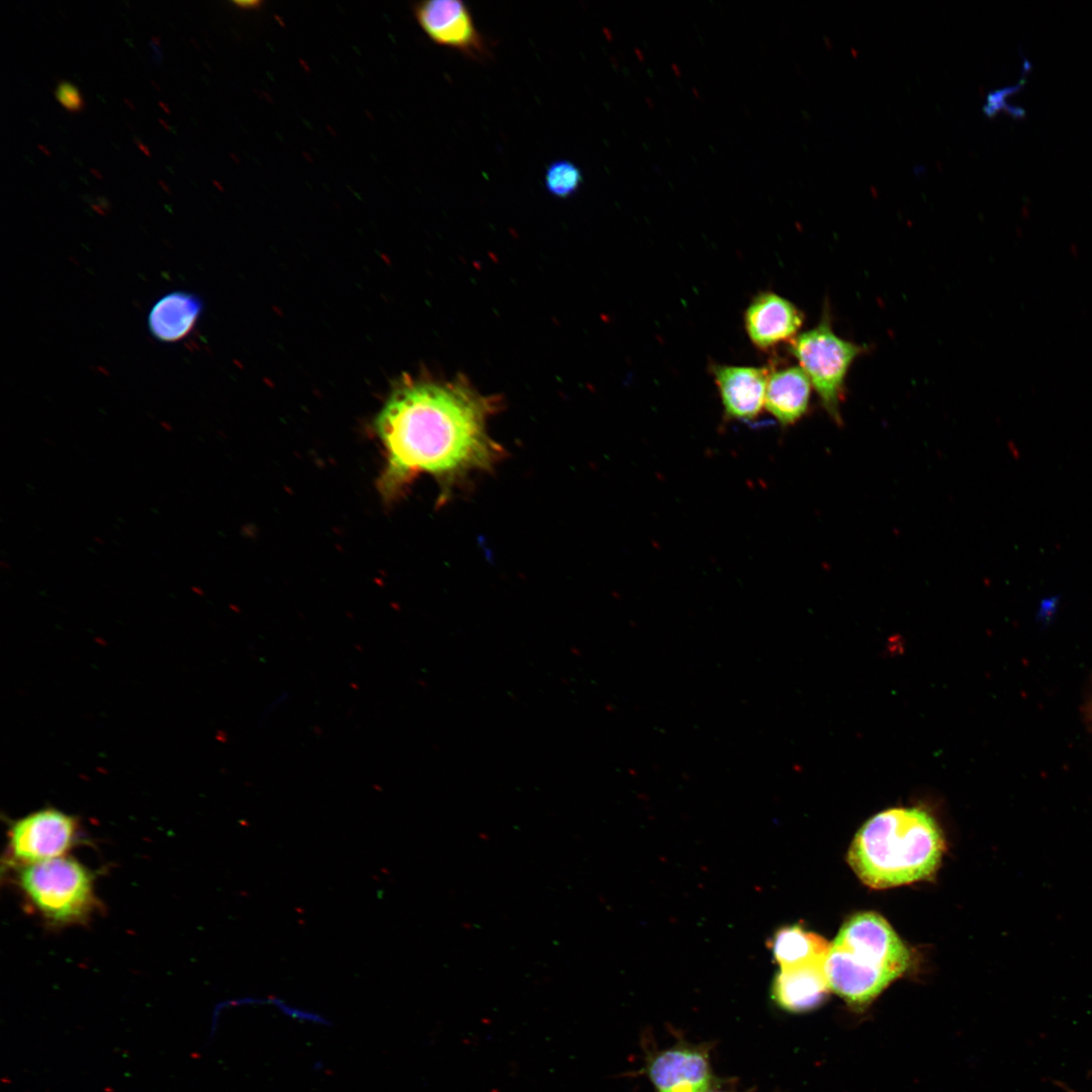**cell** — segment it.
<instances>
[{"label": "cell", "instance_id": "cell-13", "mask_svg": "<svg viewBox=\"0 0 1092 1092\" xmlns=\"http://www.w3.org/2000/svg\"><path fill=\"white\" fill-rule=\"evenodd\" d=\"M201 310L202 301L195 294L170 292L153 305L148 317L149 329L159 341H180L192 331Z\"/></svg>", "mask_w": 1092, "mask_h": 1092}, {"label": "cell", "instance_id": "cell-5", "mask_svg": "<svg viewBox=\"0 0 1092 1092\" xmlns=\"http://www.w3.org/2000/svg\"><path fill=\"white\" fill-rule=\"evenodd\" d=\"M790 351L808 376L823 407L834 422L840 423L845 378L866 347L836 335L826 307L817 326L790 342Z\"/></svg>", "mask_w": 1092, "mask_h": 1092}, {"label": "cell", "instance_id": "cell-7", "mask_svg": "<svg viewBox=\"0 0 1092 1092\" xmlns=\"http://www.w3.org/2000/svg\"><path fill=\"white\" fill-rule=\"evenodd\" d=\"M415 16L435 43L479 60L488 56L484 37L475 26L467 5L460 0H430L414 7Z\"/></svg>", "mask_w": 1092, "mask_h": 1092}, {"label": "cell", "instance_id": "cell-3", "mask_svg": "<svg viewBox=\"0 0 1092 1092\" xmlns=\"http://www.w3.org/2000/svg\"><path fill=\"white\" fill-rule=\"evenodd\" d=\"M910 964V952L888 921L875 912L852 915L839 929L824 958L830 988L845 1002L864 1007Z\"/></svg>", "mask_w": 1092, "mask_h": 1092}, {"label": "cell", "instance_id": "cell-22", "mask_svg": "<svg viewBox=\"0 0 1092 1092\" xmlns=\"http://www.w3.org/2000/svg\"><path fill=\"white\" fill-rule=\"evenodd\" d=\"M151 42H153V43H155V44H157V46H158V44H159V37H158V36H155V35H154V36H152V38H151Z\"/></svg>", "mask_w": 1092, "mask_h": 1092}, {"label": "cell", "instance_id": "cell-25", "mask_svg": "<svg viewBox=\"0 0 1092 1092\" xmlns=\"http://www.w3.org/2000/svg\"><path fill=\"white\" fill-rule=\"evenodd\" d=\"M159 122H160V123H161V124H162V125H163V126H164V127H165V128L167 129V130H169V126H168V125H167V124L165 123V121H164L163 119L159 118Z\"/></svg>", "mask_w": 1092, "mask_h": 1092}, {"label": "cell", "instance_id": "cell-21", "mask_svg": "<svg viewBox=\"0 0 1092 1092\" xmlns=\"http://www.w3.org/2000/svg\"><path fill=\"white\" fill-rule=\"evenodd\" d=\"M159 184L163 187V189L166 192H170V189L167 187V185L163 181L159 180Z\"/></svg>", "mask_w": 1092, "mask_h": 1092}, {"label": "cell", "instance_id": "cell-4", "mask_svg": "<svg viewBox=\"0 0 1092 1092\" xmlns=\"http://www.w3.org/2000/svg\"><path fill=\"white\" fill-rule=\"evenodd\" d=\"M16 870L25 901L51 925L85 922L97 908L93 876L74 857L63 855Z\"/></svg>", "mask_w": 1092, "mask_h": 1092}, {"label": "cell", "instance_id": "cell-17", "mask_svg": "<svg viewBox=\"0 0 1092 1092\" xmlns=\"http://www.w3.org/2000/svg\"><path fill=\"white\" fill-rule=\"evenodd\" d=\"M1085 714L1090 726L1092 728V692L1085 707Z\"/></svg>", "mask_w": 1092, "mask_h": 1092}, {"label": "cell", "instance_id": "cell-2", "mask_svg": "<svg viewBox=\"0 0 1092 1092\" xmlns=\"http://www.w3.org/2000/svg\"><path fill=\"white\" fill-rule=\"evenodd\" d=\"M945 850L935 819L919 808L888 809L856 832L847 860L872 889H887L930 879Z\"/></svg>", "mask_w": 1092, "mask_h": 1092}, {"label": "cell", "instance_id": "cell-26", "mask_svg": "<svg viewBox=\"0 0 1092 1092\" xmlns=\"http://www.w3.org/2000/svg\"><path fill=\"white\" fill-rule=\"evenodd\" d=\"M37 147H38V149H40V150H41V151H42V152H43V153H44L46 155H50V153H48V151H47V150H44V149H43V148H42V147H41L40 145H37Z\"/></svg>", "mask_w": 1092, "mask_h": 1092}, {"label": "cell", "instance_id": "cell-18", "mask_svg": "<svg viewBox=\"0 0 1092 1092\" xmlns=\"http://www.w3.org/2000/svg\"><path fill=\"white\" fill-rule=\"evenodd\" d=\"M234 3L237 4L240 7H243V8H248L247 6H249V7L251 6V7L254 8V7H257L260 4V2H257V1H236Z\"/></svg>", "mask_w": 1092, "mask_h": 1092}, {"label": "cell", "instance_id": "cell-10", "mask_svg": "<svg viewBox=\"0 0 1092 1092\" xmlns=\"http://www.w3.org/2000/svg\"><path fill=\"white\" fill-rule=\"evenodd\" d=\"M824 960L781 968L772 985V997L784 1009L809 1011L819 1006L830 992Z\"/></svg>", "mask_w": 1092, "mask_h": 1092}, {"label": "cell", "instance_id": "cell-12", "mask_svg": "<svg viewBox=\"0 0 1092 1092\" xmlns=\"http://www.w3.org/2000/svg\"><path fill=\"white\" fill-rule=\"evenodd\" d=\"M812 384L800 366L768 370L764 406L785 427L795 425L807 414Z\"/></svg>", "mask_w": 1092, "mask_h": 1092}, {"label": "cell", "instance_id": "cell-6", "mask_svg": "<svg viewBox=\"0 0 1092 1092\" xmlns=\"http://www.w3.org/2000/svg\"><path fill=\"white\" fill-rule=\"evenodd\" d=\"M75 817L56 808L33 811L8 829V864L19 868L63 856L78 838Z\"/></svg>", "mask_w": 1092, "mask_h": 1092}, {"label": "cell", "instance_id": "cell-1", "mask_svg": "<svg viewBox=\"0 0 1092 1092\" xmlns=\"http://www.w3.org/2000/svg\"><path fill=\"white\" fill-rule=\"evenodd\" d=\"M498 405L462 376L404 381L375 420L387 456L383 487L393 492L419 474L436 478L444 496L469 473L491 469L503 448L486 423Z\"/></svg>", "mask_w": 1092, "mask_h": 1092}, {"label": "cell", "instance_id": "cell-8", "mask_svg": "<svg viewBox=\"0 0 1092 1092\" xmlns=\"http://www.w3.org/2000/svg\"><path fill=\"white\" fill-rule=\"evenodd\" d=\"M803 322L804 314L793 302L771 291L757 293L744 312L746 334L760 350L791 342Z\"/></svg>", "mask_w": 1092, "mask_h": 1092}, {"label": "cell", "instance_id": "cell-27", "mask_svg": "<svg viewBox=\"0 0 1092 1092\" xmlns=\"http://www.w3.org/2000/svg\"><path fill=\"white\" fill-rule=\"evenodd\" d=\"M152 84H153V85H154V86L156 87V89H157L158 91H160V88H159V87H158V86L156 85V83H155L154 81H152Z\"/></svg>", "mask_w": 1092, "mask_h": 1092}, {"label": "cell", "instance_id": "cell-11", "mask_svg": "<svg viewBox=\"0 0 1092 1092\" xmlns=\"http://www.w3.org/2000/svg\"><path fill=\"white\" fill-rule=\"evenodd\" d=\"M657 1092H706L710 1072L703 1054L684 1049L658 1055L649 1066Z\"/></svg>", "mask_w": 1092, "mask_h": 1092}, {"label": "cell", "instance_id": "cell-20", "mask_svg": "<svg viewBox=\"0 0 1092 1092\" xmlns=\"http://www.w3.org/2000/svg\"><path fill=\"white\" fill-rule=\"evenodd\" d=\"M90 172L99 179H102L101 175L93 168H90Z\"/></svg>", "mask_w": 1092, "mask_h": 1092}, {"label": "cell", "instance_id": "cell-23", "mask_svg": "<svg viewBox=\"0 0 1092 1092\" xmlns=\"http://www.w3.org/2000/svg\"><path fill=\"white\" fill-rule=\"evenodd\" d=\"M123 100H124V102H125V103H126V104L128 105V107H129L130 109H132V110L134 109V107L132 106V103H131L130 101H128V100H127L126 98H124Z\"/></svg>", "mask_w": 1092, "mask_h": 1092}, {"label": "cell", "instance_id": "cell-19", "mask_svg": "<svg viewBox=\"0 0 1092 1092\" xmlns=\"http://www.w3.org/2000/svg\"><path fill=\"white\" fill-rule=\"evenodd\" d=\"M138 146L144 152V154H146V156L150 157V152L146 146H144L142 143L138 144Z\"/></svg>", "mask_w": 1092, "mask_h": 1092}, {"label": "cell", "instance_id": "cell-14", "mask_svg": "<svg viewBox=\"0 0 1092 1092\" xmlns=\"http://www.w3.org/2000/svg\"><path fill=\"white\" fill-rule=\"evenodd\" d=\"M769 946L781 968H788L824 960L829 942L800 925H791L776 931Z\"/></svg>", "mask_w": 1092, "mask_h": 1092}, {"label": "cell", "instance_id": "cell-15", "mask_svg": "<svg viewBox=\"0 0 1092 1092\" xmlns=\"http://www.w3.org/2000/svg\"><path fill=\"white\" fill-rule=\"evenodd\" d=\"M583 182L580 168L569 160H557L548 165L544 184L554 197L566 199L574 195Z\"/></svg>", "mask_w": 1092, "mask_h": 1092}, {"label": "cell", "instance_id": "cell-16", "mask_svg": "<svg viewBox=\"0 0 1092 1092\" xmlns=\"http://www.w3.org/2000/svg\"><path fill=\"white\" fill-rule=\"evenodd\" d=\"M55 95L57 100L71 112H79L84 107V101L79 90L68 81H59Z\"/></svg>", "mask_w": 1092, "mask_h": 1092}, {"label": "cell", "instance_id": "cell-24", "mask_svg": "<svg viewBox=\"0 0 1092 1092\" xmlns=\"http://www.w3.org/2000/svg\"><path fill=\"white\" fill-rule=\"evenodd\" d=\"M159 105L161 106V108H163L165 110V112L169 113V109L165 106V104L163 102L160 101Z\"/></svg>", "mask_w": 1092, "mask_h": 1092}, {"label": "cell", "instance_id": "cell-9", "mask_svg": "<svg viewBox=\"0 0 1092 1092\" xmlns=\"http://www.w3.org/2000/svg\"><path fill=\"white\" fill-rule=\"evenodd\" d=\"M711 372L728 418L752 421L758 417L764 406L768 369L712 364Z\"/></svg>", "mask_w": 1092, "mask_h": 1092}]
</instances>
